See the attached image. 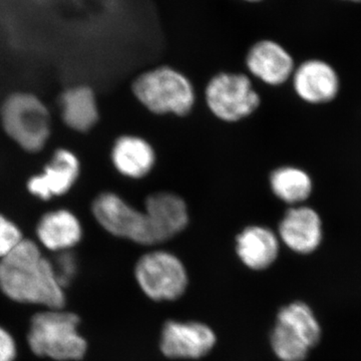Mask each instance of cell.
<instances>
[{
  "mask_svg": "<svg viewBox=\"0 0 361 361\" xmlns=\"http://www.w3.org/2000/svg\"><path fill=\"white\" fill-rule=\"evenodd\" d=\"M63 288L54 264L32 240L23 239L0 260V289L16 302L63 310Z\"/></svg>",
  "mask_w": 361,
  "mask_h": 361,
  "instance_id": "1",
  "label": "cell"
},
{
  "mask_svg": "<svg viewBox=\"0 0 361 361\" xmlns=\"http://www.w3.org/2000/svg\"><path fill=\"white\" fill-rule=\"evenodd\" d=\"M132 92L145 109L157 116L184 118L192 113L196 104L191 80L168 66L141 73L133 82Z\"/></svg>",
  "mask_w": 361,
  "mask_h": 361,
  "instance_id": "2",
  "label": "cell"
},
{
  "mask_svg": "<svg viewBox=\"0 0 361 361\" xmlns=\"http://www.w3.org/2000/svg\"><path fill=\"white\" fill-rule=\"evenodd\" d=\"M80 318L61 310H47L33 316L28 345L35 355L58 361L80 360L87 342L78 332Z\"/></svg>",
  "mask_w": 361,
  "mask_h": 361,
  "instance_id": "3",
  "label": "cell"
},
{
  "mask_svg": "<svg viewBox=\"0 0 361 361\" xmlns=\"http://www.w3.org/2000/svg\"><path fill=\"white\" fill-rule=\"evenodd\" d=\"M134 276L142 294L155 302L179 300L190 283L184 262L172 252L161 249L146 252L137 259Z\"/></svg>",
  "mask_w": 361,
  "mask_h": 361,
  "instance_id": "4",
  "label": "cell"
},
{
  "mask_svg": "<svg viewBox=\"0 0 361 361\" xmlns=\"http://www.w3.org/2000/svg\"><path fill=\"white\" fill-rule=\"evenodd\" d=\"M1 123L8 137L30 153L44 148L51 135V116L47 106L27 92L7 97L1 108Z\"/></svg>",
  "mask_w": 361,
  "mask_h": 361,
  "instance_id": "5",
  "label": "cell"
},
{
  "mask_svg": "<svg viewBox=\"0 0 361 361\" xmlns=\"http://www.w3.org/2000/svg\"><path fill=\"white\" fill-rule=\"evenodd\" d=\"M207 108L224 123L241 122L261 106V97L251 78L244 73H223L214 75L205 89Z\"/></svg>",
  "mask_w": 361,
  "mask_h": 361,
  "instance_id": "6",
  "label": "cell"
},
{
  "mask_svg": "<svg viewBox=\"0 0 361 361\" xmlns=\"http://www.w3.org/2000/svg\"><path fill=\"white\" fill-rule=\"evenodd\" d=\"M92 212L99 226L116 238L142 246H156L144 210L128 203L120 195L104 192L92 204Z\"/></svg>",
  "mask_w": 361,
  "mask_h": 361,
  "instance_id": "7",
  "label": "cell"
},
{
  "mask_svg": "<svg viewBox=\"0 0 361 361\" xmlns=\"http://www.w3.org/2000/svg\"><path fill=\"white\" fill-rule=\"evenodd\" d=\"M215 330L197 320H168L161 329L159 348L168 360H198L217 345Z\"/></svg>",
  "mask_w": 361,
  "mask_h": 361,
  "instance_id": "8",
  "label": "cell"
},
{
  "mask_svg": "<svg viewBox=\"0 0 361 361\" xmlns=\"http://www.w3.org/2000/svg\"><path fill=\"white\" fill-rule=\"evenodd\" d=\"M144 212L148 218L156 246L175 238L190 224L186 201L174 192L149 194L145 200Z\"/></svg>",
  "mask_w": 361,
  "mask_h": 361,
  "instance_id": "9",
  "label": "cell"
},
{
  "mask_svg": "<svg viewBox=\"0 0 361 361\" xmlns=\"http://www.w3.org/2000/svg\"><path fill=\"white\" fill-rule=\"evenodd\" d=\"M277 235L280 241L294 253H312L322 244V219L310 207H291L280 221Z\"/></svg>",
  "mask_w": 361,
  "mask_h": 361,
  "instance_id": "10",
  "label": "cell"
},
{
  "mask_svg": "<svg viewBox=\"0 0 361 361\" xmlns=\"http://www.w3.org/2000/svg\"><path fill=\"white\" fill-rule=\"evenodd\" d=\"M80 174V160L73 152L59 149L42 174L33 176L27 183L30 194L42 200L68 193Z\"/></svg>",
  "mask_w": 361,
  "mask_h": 361,
  "instance_id": "11",
  "label": "cell"
},
{
  "mask_svg": "<svg viewBox=\"0 0 361 361\" xmlns=\"http://www.w3.org/2000/svg\"><path fill=\"white\" fill-rule=\"evenodd\" d=\"M245 63L254 78L272 87L285 84L295 71L291 54L273 40H260L252 45Z\"/></svg>",
  "mask_w": 361,
  "mask_h": 361,
  "instance_id": "12",
  "label": "cell"
},
{
  "mask_svg": "<svg viewBox=\"0 0 361 361\" xmlns=\"http://www.w3.org/2000/svg\"><path fill=\"white\" fill-rule=\"evenodd\" d=\"M235 252L240 262L249 270H267L279 256V237L266 226L249 225L237 234Z\"/></svg>",
  "mask_w": 361,
  "mask_h": 361,
  "instance_id": "13",
  "label": "cell"
},
{
  "mask_svg": "<svg viewBox=\"0 0 361 361\" xmlns=\"http://www.w3.org/2000/svg\"><path fill=\"white\" fill-rule=\"evenodd\" d=\"M292 80L297 96L308 104L329 103L338 94L336 70L320 59L304 61L294 71Z\"/></svg>",
  "mask_w": 361,
  "mask_h": 361,
  "instance_id": "14",
  "label": "cell"
},
{
  "mask_svg": "<svg viewBox=\"0 0 361 361\" xmlns=\"http://www.w3.org/2000/svg\"><path fill=\"white\" fill-rule=\"evenodd\" d=\"M114 168L123 177L141 180L151 174L157 154L151 142L137 135H122L114 142L111 152Z\"/></svg>",
  "mask_w": 361,
  "mask_h": 361,
  "instance_id": "15",
  "label": "cell"
},
{
  "mask_svg": "<svg viewBox=\"0 0 361 361\" xmlns=\"http://www.w3.org/2000/svg\"><path fill=\"white\" fill-rule=\"evenodd\" d=\"M82 226L75 214L66 209L45 214L37 227L40 243L49 250L70 251L82 241Z\"/></svg>",
  "mask_w": 361,
  "mask_h": 361,
  "instance_id": "16",
  "label": "cell"
},
{
  "mask_svg": "<svg viewBox=\"0 0 361 361\" xmlns=\"http://www.w3.org/2000/svg\"><path fill=\"white\" fill-rule=\"evenodd\" d=\"M61 108L63 122L75 132H89L99 122L96 94L87 85L66 90L61 97Z\"/></svg>",
  "mask_w": 361,
  "mask_h": 361,
  "instance_id": "17",
  "label": "cell"
},
{
  "mask_svg": "<svg viewBox=\"0 0 361 361\" xmlns=\"http://www.w3.org/2000/svg\"><path fill=\"white\" fill-rule=\"evenodd\" d=\"M269 186L276 198L293 207L301 205L310 198L313 183L302 169L282 166L271 172Z\"/></svg>",
  "mask_w": 361,
  "mask_h": 361,
  "instance_id": "18",
  "label": "cell"
},
{
  "mask_svg": "<svg viewBox=\"0 0 361 361\" xmlns=\"http://www.w3.org/2000/svg\"><path fill=\"white\" fill-rule=\"evenodd\" d=\"M275 323L288 330L310 348H314L322 338V327L314 312L307 304L301 301H295L280 308Z\"/></svg>",
  "mask_w": 361,
  "mask_h": 361,
  "instance_id": "19",
  "label": "cell"
},
{
  "mask_svg": "<svg viewBox=\"0 0 361 361\" xmlns=\"http://www.w3.org/2000/svg\"><path fill=\"white\" fill-rule=\"evenodd\" d=\"M269 341L273 353L280 361H304L310 351L305 343L292 337L277 324L271 330Z\"/></svg>",
  "mask_w": 361,
  "mask_h": 361,
  "instance_id": "20",
  "label": "cell"
},
{
  "mask_svg": "<svg viewBox=\"0 0 361 361\" xmlns=\"http://www.w3.org/2000/svg\"><path fill=\"white\" fill-rule=\"evenodd\" d=\"M23 240L20 228L0 214V260L11 253Z\"/></svg>",
  "mask_w": 361,
  "mask_h": 361,
  "instance_id": "21",
  "label": "cell"
},
{
  "mask_svg": "<svg viewBox=\"0 0 361 361\" xmlns=\"http://www.w3.org/2000/svg\"><path fill=\"white\" fill-rule=\"evenodd\" d=\"M52 264L56 270V276L63 287L71 282L77 273V262H75V257L68 253V251L61 252V256L58 261Z\"/></svg>",
  "mask_w": 361,
  "mask_h": 361,
  "instance_id": "22",
  "label": "cell"
},
{
  "mask_svg": "<svg viewBox=\"0 0 361 361\" xmlns=\"http://www.w3.org/2000/svg\"><path fill=\"white\" fill-rule=\"evenodd\" d=\"M16 355L18 348L13 336L0 326V361H14Z\"/></svg>",
  "mask_w": 361,
  "mask_h": 361,
  "instance_id": "23",
  "label": "cell"
},
{
  "mask_svg": "<svg viewBox=\"0 0 361 361\" xmlns=\"http://www.w3.org/2000/svg\"><path fill=\"white\" fill-rule=\"evenodd\" d=\"M244 1H247V2H259V1H261V0H244Z\"/></svg>",
  "mask_w": 361,
  "mask_h": 361,
  "instance_id": "24",
  "label": "cell"
},
{
  "mask_svg": "<svg viewBox=\"0 0 361 361\" xmlns=\"http://www.w3.org/2000/svg\"><path fill=\"white\" fill-rule=\"evenodd\" d=\"M348 1H353V2H361V0H348Z\"/></svg>",
  "mask_w": 361,
  "mask_h": 361,
  "instance_id": "25",
  "label": "cell"
}]
</instances>
